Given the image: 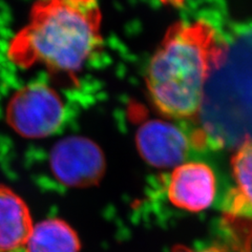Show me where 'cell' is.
<instances>
[{
  "mask_svg": "<svg viewBox=\"0 0 252 252\" xmlns=\"http://www.w3.org/2000/svg\"><path fill=\"white\" fill-rule=\"evenodd\" d=\"M225 54L224 43L206 21H180L171 26L146 72L147 90L156 107L177 119L195 116L205 83Z\"/></svg>",
  "mask_w": 252,
  "mask_h": 252,
  "instance_id": "6da1fadb",
  "label": "cell"
},
{
  "mask_svg": "<svg viewBox=\"0 0 252 252\" xmlns=\"http://www.w3.org/2000/svg\"><path fill=\"white\" fill-rule=\"evenodd\" d=\"M101 11L89 0L37 2L30 19L14 36L7 55L14 64H42L55 72L80 70L102 42Z\"/></svg>",
  "mask_w": 252,
  "mask_h": 252,
  "instance_id": "7a4b0ae2",
  "label": "cell"
},
{
  "mask_svg": "<svg viewBox=\"0 0 252 252\" xmlns=\"http://www.w3.org/2000/svg\"><path fill=\"white\" fill-rule=\"evenodd\" d=\"M64 119V105L57 92L44 83H31L16 92L6 107V121L18 135L45 138Z\"/></svg>",
  "mask_w": 252,
  "mask_h": 252,
  "instance_id": "3957f363",
  "label": "cell"
},
{
  "mask_svg": "<svg viewBox=\"0 0 252 252\" xmlns=\"http://www.w3.org/2000/svg\"><path fill=\"white\" fill-rule=\"evenodd\" d=\"M50 165L61 184L75 188L97 185L106 168L101 148L81 136H70L57 142L50 154Z\"/></svg>",
  "mask_w": 252,
  "mask_h": 252,
  "instance_id": "277c9868",
  "label": "cell"
},
{
  "mask_svg": "<svg viewBox=\"0 0 252 252\" xmlns=\"http://www.w3.org/2000/svg\"><path fill=\"white\" fill-rule=\"evenodd\" d=\"M186 133L163 120L142 124L136 135V145L143 160L157 168H171L183 164L190 149Z\"/></svg>",
  "mask_w": 252,
  "mask_h": 252,
  "instance_id": "5b68a950",
  "label": "cell"
},
{
  "mask_svg": "<svg viewBox=\"0 0 252 252\" xmlns=\"http://www.w3.org/2000/svg\"><path fill=\"white\" fill-rule=\"evenodd\" d=\"M217 193L216 176L208 165L188 162L171 171L167 182L169 202L182 210L199 212L207 209Z\"/></svg>",
  "mask_w": 252,
  "mask_h": 252,
  "instance_id": "8992f818",
  "label": "cell"
},
{
  "mask_svg": "<svg viewBox=\"0 0 252 252\" xmlns=\"http://www.w3.org/2000/svg\"><path fill=\"white\" fill-rule=\"evenodd\" d=\"M235 187L223 203L224 220L252 227V139H247L231 159Z\"/></svg>",
  "mask_w": 252,
  "mask_h": 252,
  "instance_id": "52a82bcc",
  "label": "cell"
},
{
  "mask_svg": "<svg viewBox=\"0 0 252 252\" xmlns=\"http://www.w3.org/2000/svg\"><path fill=\"white\" fill-rule=\"evenodd\" d=\"M33 227L26 202L11 188L0 185V252L22 249Z\"/></svg>",
  "mask_w": 252,
  "mask_h": 252,
  "instance_id": "ba28073f",
  "label": "cell"
},
{
  "mask_svg": "<svg viewBox=\"0 0 252 252\" xmlns=\"http://www.w3.org/2000/svg\"><path fill=\"white\" fill-rule=\"evenodd\" d=\"M76 231L60 219H46L34 225L26 243V252H79Z\"/></svg>",
  "mask_w": 252,
  "mask_h": 252,
  "instance_id": "9c48e42d",
  "label": "cell"
},
{
  "mask_svg": "<svg viewBox=\"0 0 252 252\" xmlns=\"http://www.w3.org/2000/svg\"><path fill=\"white\" fill-rule=\"evenodd\" d=\"M251 247L252 246L249 244L244 243L238 239H233L228 235L226 242L215 244V245H211L200 251H195L188 247L179 245L173 248L171 252H251Z\"/></svg>",
  "mask_w": 252,
  "mask_h": 252,
  "instance_id": "30bf717a",
  "label": "cell"
}]
</instances>
